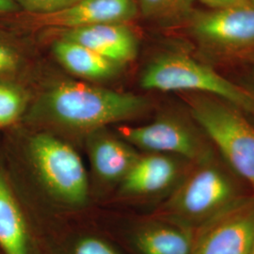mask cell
Wrapping results in <instances>:
<instances>
[{
	"label": "cell",
	"instance_id": "cell-22",
	"mask_svg": "<svg viewBox=\"0 0 254 254\" xmlns=\"http://www.w3.org/2000/svg\"><path fill=\"white\" fill-rule=\"evenodd\" d=\"M20 9L18 4L14 0H0V15L11 14Z\"/></svg>",
	"mask_w": 254,
	"mask_h": 254
},
{
	"label": "cell",
	"instance_id": "cell-12",
	"mask_svg": "<svg viewBox=\"0 0 254 254\" xmlns=\"http://www.w3.org/2000/svg\"><path fill=\"white\" fill-rule=\"evenodd\" d=\"M100 130L91 131L88 143L93 171L104 181H122L139 155L130 144Z\"/></svg>",
	"mask_w": 254,
	"mask_h": 254
},
{
	"label": "cell",
	"instance_id": "cell-3",
	"mask_svg": "<svg viewBox=\"0 0 254 254\" xmlns=\"http://www.w3.org/2000/svg\"><path fill=\"white\" fill-rule=\"evenodd\" d=\"M191 116L230 167L254 191V126L244 112L216 96L189 93Z\"/></svg>",
	"mask_w": 254,
	"mask_h": 254
},
{
	"label": "cell",
	"instance_id": "cell-13",
	"mask_svg": "<svg viewBox=\"0 0 254 254\" xmlns=\"http://www.w3.org/2000/svg\"><path fill=\"white\" fill-rule=\"evenodd\" d=\"M52 49L56 59L66 70L82 78L105 79L117 71V64L73 41L60 38Z\"/></svg>",
	"mask_w": 254,
	"mask_h": 254
},
{
	"label": "cell",
	"instance_id": "cell-16",
	"mask_svg": "<svg viewBox=\"0 0 254 254\" xmlns=\"http://www.w3.org/2000/svg\"><path fill=\"white\" fill-rule=\"evenodd\" d=\"M194 0H136L138 11L146 19L169 25L186 22L193 12Z\"/></svg>",
	"mask_w": 254,
	"mask_h": 254
},
{
	"label": "cell",
	"instance_id": "cell-25",
	"mask_svg": "<svg viewBox=\"0 0 254 254\" xmlns=\"http://www.w3.org/2000/svg\"><path fill=\"white\" fill-rule=\"evenodd\" d=\"M250 1H251V3H253L254 5V0H250Z\"/></svg>",
	"mask_w": 254,
	"mask_h": 254
},
{
	"label": "cell",
	"instance_id": "cell-11",
	"mask_svg": "<svg viewBox=\"0 0 254 254\" xmlns=\"http://www.w3.org/2000/svg\"><path fill=\"white\" fill-rule=\"evenodd\" d=\"M179 173L177 162L170 155L152 153L138 156L122 180V190L129 195H150L168 189Z\"/></svg>",
	"mask_w": 254,
	"mask_h": 254
},
{
	"label": "cell",
	"instance_id": "cell-2",
	"mask_svg": "<svg viewBox=\"0 0 254 254\" xmlns=\"http://www.w3.org/2000/svg\"><path fill=\"white\" fill-rule=\"evenodd\" d=\"M140 85L148 91H187L216 96L254 116V92L230 81L208 64L184 52H166L146 66Z\"/></svg>",
	"mask_w": 254,
	"mask_h": 254
},
{
	"label": "cell",
	"instance_id": "cell-26",
	"mask_svg": "<svg viewBox=\"0 0 254 254\" xmlns=\"http://www.w3.org/2000/svg\"></svg>",
	"mask_w": 254,
	"mask_h": 254
},
{
	"label": "cell",
	"instance_id": "cell-15",
	"mask_svg": "<svg viewBox=\"0 0 254 254\" xmlns=\"http://www.w3.org/2000/svg\"><path fill=\"white\" fill-rule=\"evenodd\" d=\"M193 242L189 230L164 225L145 228L135 237L141 254H191Z\"/></svg>",
	"mask_w": 254,
	"mask_h": 254
},
{
	"label": "cell",
	"instance_id": "cell-20",
	"mask_svg": "<svg viewBox=\"0 0 254 254\" xmlns=\"http://www.w3.org/2000/svg\"><path fill=\"white\" fill-rule=\"evenodd\" d=\"M19 65L17 52L0 39V75L13 73Z\"/></svg>",
	"mask_w": 254,
	"mask_h": 254
},
{
	"label": "cell",
	"instance_id": "cell-24",
	"mask_svg": "<svg viewBox=\"0 0 254 254\" xmlns=\"http://www.w3.org/2000/svg\"><path fill=\"white\" fill-rule=\"evenodd\" d=\"M250 254H254V243L253 247H252V250H251V252H250Z\"/></svg>",
	"mask_w": 254,
	"mask_h": 254
},
{
	"label": "cell",
	"instance_id": "cell-7",
	"mask_svg": "<svg viewBox=\"0 0 254 254\" xmlns=\"http://www.w3.org/2000/svg\"><path fill=\"white\" fill-rule=\"evenodd\" d=\"M119 133L130 144L152 153L175 154L194 163L213 157L201 133L178 119L167 117L141 127H122Z\"/></svg>",
	"mask_w": 254,
	"mask_h": 254
},
{
	"label": "cell",
	"instance_id": "cell-4",
	"mask_svg": "<svg viewBox=\"0 0 254 254\" xmlns=\"http://www.w3.org/2000/svg\"><path fill=\"white\" fill-rule=\"evenodd\" d=\"M243 198L232 176L211 157L195 163L168 210L188 226L200 229Z\"/></svg>",
	"mask_w": 254,
	"mask_h": 254
},
{
	"label": "cell",
	"instance_id": "cell-19",
	"mask_svg": "<svg viewBox=\"0 0 254 254\" xmlns=\"http://www.w3.org/2000/svg\"><path fill=\"white\" fill-rule=\"evenodd\" d=\"M73 254H119L100 238L88 236L80 239L73 248Z\"/></svg>",
	"mask_w": 254,
	"mask_h": 254
},
{
	"label": "cell",
	"instance_id": "cell-8",
	"mask_svg": "<svg viewBox=\"0 0 254 254\" xmlns=\"http://www.w3.org/2000/svg\"><path fill=\"white\" fill-rule=\"evenodd\" d=\"M254 243V197H244L198 229L191 254H250Z\"/></svg>",
	"mask_w": 254,
	"mask_h": 254
},
{
	"label": "cell",
	"instance_id": "cell-5",
	"mask_svg": "<svg viewBox=\"0 0 254 254\" xmlns=\"http://www.w3.org/2000/svg\"><path fill=\"white\" fill-rule=\"evenodd\" d=\"M28 155L40 180L52 195L71 205L88 198V176L81 157L72 146L42 133L29 139Z\"/></svg>",
	"mask_w": 254,
	"mask_h": 254
},
{
	"label": "cell",
	"instance_id": "cell-21",
	"mask_svg": "<svg viewBox=\"0 0 254 254\" xmlns=\"http://www.w3.org/2000/svg\"><path fill=\"white\" fill-rule=\"evenodd\" d=\"M204 5L208 6L210 9H224L233 7L239 4L249 2L250 0H200Z\"/></svg>",
	"mask_w": 254,
	"mask_h": 254
},
{
	"label": "cell",
	"instance_id": "cell-10",
	"mask_svg": "<svg viewBox=\"0 0 254 254\" xmlns=\"http://www.w3.org/2000/svg\"><path fill=\"white\" fill-rule=\"evenodd\" d=\"M59 33L60 38L86 46L117 65L133 62L138 52L136 33L124 23L59 29Z\"/></svg>",
	"mask_w": 254,
	"mask_h": 254
},
{
	"label": "cell",
	"instance_id": "cell-9",
	"mask_svg": "<svg viewBox=\"0 0 254 254\" xmlns=\"http://www.w3.org/2000/svg\"><path fill=\"white\" fill-rule=\"evenodd\" d=\"M137 12L136 0H80L58 11L29 16L37 27L59 30L105 23L127 24Z\"/></svg>",
	"mask_w": 254,
	"mask_h": 254
},
{
	"label": "cell",
	"instance_id": "cell-1",
	"mask_svg": "<svg viewBox=\"0 0 254 254\" xmlns=\"http://www.w3.org/2000/svg\"><path fill=\"white\" fill-rule=\"evenodd\" d=\"M148 101L133 93L99 88L81 82H64L46 91L32 117L61 127L93 131L134 118L144 112Z\"/></svg>",
	"mask_w": 254,
	"mask_h": 254
},
{
	"label": "cell",
	"instance_id": "cell-6",
	"mask_svg": "<svg viewBox=\"0 0 254 254\" xmlns=\"http://www.w3.org/2000/svg\"><path fill=\"white\" fill-rule=\"evenodd\" d=\"M191 38L204 52L218 57L247 56L254 50V5L193 11L186 21Z\"/></svg>",
	"mask_w": 254,
	"mask_h": 254
},
{
	"label": "cell",
	"instance_id": "cell-18",
	"mask_svg": "<svg viewBox=\"0 0 254 254\" xmlns=\"http://www.w3.org/2000/svg\"><path fill=\"white\" fill-rule=\"evenodd\" d=\"M20 9L29 14H41L54 12L65 9L80 0H14Z\"/></svg>",
	"mask_w": 254,
	"mask_h": 254
},
{
	"label": "cell",
	"instance_id": "cell-14",
	"mask_svg": "<svg viewBox=\"0 0 254 254\" xmlns=\"http://www.w3.org/2000/svg\"><path fill=\"white\" fill-rule=\"evenodd\" d=\"M0 249L4 254H29L25 218L9 186L1 175Z\"/></svg>",
	"mask_w": 254,
	"mask_h": 254
},
{
	"label": "cell",
	"instance_id": "cell-17",
	"mask_svg": "<svg viewBox=\"0 0 254 254\" xmlns=\"http://www.w3.org/2000/svg\"><path fill=\"white\" fill-rule=\"evenodd\" d=\"M24 108V97L17 88L0 83V127L9 126L18 118Z\"/></svg>",
	"mask_w": 254,
	"mask_h": 254
},
{
	"label": "cell",
	"instance_id": "cell-23",
	"mask_svg": "<svg viewBox=\"0 0 254 254\" xmlns=\"http://www.w3.org/2000/svg\"><path fill=\"white\" fill-rule=\"evenodd\" d=\"M246 58L254 65V50L246 56Z\"/></svg>",
	"mask_w": 254,
	"mask_h": 254
}]
</instances>
